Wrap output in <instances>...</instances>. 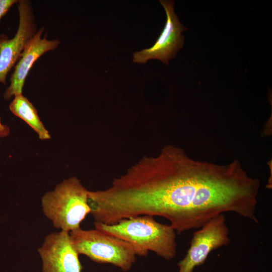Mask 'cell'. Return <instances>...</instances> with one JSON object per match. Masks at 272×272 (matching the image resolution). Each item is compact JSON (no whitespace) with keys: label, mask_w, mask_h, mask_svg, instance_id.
Returning <instances> with one entry per match:
<instances>
[{"label":"cell","mask_w":272,"mask_h":272,"mask_svg":"<svg viewBox=\"0 0 272 272\" xmlns=\"http://www.w3.org/2000/svg\"><path fill=\"white\" fill-rule=\"evenodd\" d=\"M260 186L238 160L225 164L195 160L169 145L154 186L155 210L178 234L226 212L258 224Z\"/></svg>","instance_id":"1"},{"label":"cell","mask_w":272,"mask_h":272,"mask_svg":"<svg viewBox=\"0 0 272 272\" xmlns=\"http://www.w3.org/2000/svg\"><path fill=\"white\" fill-rule=\"evenodd\" d=\"M94 225L96 229L129 243L136 255L145 257L151 251L170 260L176 255V231L170 225L158 222L153 216H138L112 225L95 221Z\"/></svg>","instance_id":"2"},{"label":"cell","mask_w":272,"mask_h":272,"mask_svg":"<svg viewBox=\"0 0 272 272\" xmlns=\"http://www.w3.org/2000/svg\"><path fill=\"white\" fill-rule=\"evenodd\" d=\"M88 191L80 179L70 177L44 194L41 200L42 211L60 231L76 230L90 213Z\"/></svg>","instance_id":"3"},{"label":"cell","mask_w":272,"mask_h":272,"mask_svg":"<svg viewBox=\"0 0 272 272\" xmlns=\"http://www.w3.org/2000/svg\"><path fill=\"white\" fill-rule=\"evenodd\" d=\"M70 236L78 254L95 262L111 264L126 271L135 261V253L129 243L96 228L84 230L80 227L70 232Z\"/></svg>","instance_id":"4"},{"label":"cell","mask_w":272,"mask_h":272,"mask_svg":"<svg viewBox=\"0 0 272 272\" xmlns=\"http://www.w3.org/2000/svg\"><path fill=\"white\" fill-rule=\"evenodd\" d=\"M194 231L185 256L179 261L178 272H193L203 264L210 253L230 242L229 229L223 214L213 217Z\"/></svg>","instance_id":"5"},{"label":"cell","mask_w":272,"mask_h":272,"mask_svg":"<svg viewBox=\"0 0 272 272\" xmlns=\"http://www.w3.org/2000/svg\"><path fill=\"white\" fill-rule=\"evenodd\" d=\"M166 14L165 25L154 45L149 48L133 53L134 63H146L155 59L168 64L171 59L176 57L184 44V37L181 35L187 29L180 22L174 13L173 1H159Z\"/></svg>","instance_id":"6"},{"label":"cell","mask_w":272,"mask_h":272,"mask_svg":"<svg viewBox=\"0 0 272 272\" xmlns=\"http://www.w3.org/2000/svg\"><path fill=\"white\" fill-rule=\"evenodd\" d=\"M18 3L19 24L15 35L10 39L5 34L0 35V83L4 84L26 44L37 31L30 2L21 0Z\"/></svg>","instance_id":"7"},{"label":"cell","mask_w":272,"mask_h":272,"mask_svg":"<svg viewBox=\"0 0 272 272\" xmlns=\"http://www.w3.org/2000/svg\"><path fill=\"white\" fill-rule=\"evenodd\" d=\"M38 251L42 272H81L83 267L70 232L59 231L48 234Z\"/></svg>","instance_id":"8"},{"label":"cell","mask_w":272,"mask_h":272,"mask_svg":"<svg viewBox=\"0 0 272 272\" xmlns=\"http://www.w3.org/2000/svg\"><path fill=\"white\" fill-rule=\"evenodd\" d=\"M44 31V27L39 29L26 44L15 65L10 79V84L4 92L6 100L22 94L25 80L35 62L43 54L55 49L59 45L60 41L57 39L47 40V35L42 38Z\"/></svg>","instance_id":"9"},{"label":"cell","mask_w":272,"mask_h":272,"mask_svg":"<svg viewBox=\"0 0 272 272\" xmlns=\"http://www.w3.org/2000/svg\"><path fill=\"white\" fill-rule=\"evenodd\" d=\"M9 109L13 114L31 127L40 140L51 139L50 134L41 120L36 108L23 94L14 96L9 105Z\"/></svg>","instance_id":"10"},{"label":"cell","mask_w":272,"mask_h":272,"mask_svg":"<svg viewBox=\"0 0 272 272\" xmlns=\"http://www.w3.org/2000/svg\"><path fill=\"white\" fill-rule=\"evenodd\" d=\"M18 2L17 0H0V20L10 9Z\"/></svg>","instance_id":"11"},{"label":"cell","mask_w":272,"mask_h":272,"mask_svg":"<svg viewBox=\"0 0 272 272\" xmlns=\"http://www.w3.org/2000/svg\"><path fill=\"white\" fill-rule=\"evenodd\" d=\"M10 133V128L7 125L3 124L0 116V138L7 137Z\"/></svg>","instance_id":"12"}]
</instances>
